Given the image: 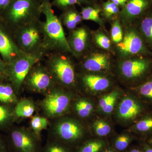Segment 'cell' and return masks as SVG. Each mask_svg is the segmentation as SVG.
Listing matches in <instances>:
<instances>
[{"instance_id": "1", "label": "cell", "mask_w": 152, "mask_h": 152, "mask_svg": "<svg viewBox=\"0 0 152 152\" xmlns=\"http://www.w3.org/2000/svg\"><path fill=\"white\" fill-rule=\"evenodd\" d=\"M42 12L45 18V21H43V50L46 55L53 52L73 54L63 25L59 18L55 15L50 0H42Z\"/></svg>"}, {"instance_id": "2", "label": "cell", "mask_w": 152, "mask_h": 152, "mask_svg": "<svg viewBox=\"0 0 152 152\" xmlns=\"http://www.w3.org/2000/svg\"><path fill=\"white\" fill-rule=\"evenodd\" d=\"M42 0H14L0 15V20L12 33L19 28L40 20Z\"/></svg>"}, {"instance_id": "3", "label": "cell", "mask_w": 152, "mask_h": 152, "mask_svg": "<svg viewBox=\"0 0 152 152\" xmlns=\"http://www.w3.org/2000/svg\"><path fill=\"white\" fill-rule=\"evenodd\" d=\"M62 52H53L46 55L45 66L57 86L71 87L76 83L75 68L71 60Z\"/></svg>"}, {"instance_id": "4", "label": "cell", "mask_w": 152, "mask_h": 152, "mask_svg": "<svg viewBox=\"0 0 152 152\" xmlns=\"http://www.w3.org/2000/svg\"><path fill=\"white\" fill-rule=\"evenodd\" d=\"M12 34L17 45L26 53L44 52L43 21L41 20L19 28Z\"/></svg>"}, {"instance_id": "5", "label": "cell", "mask_w": 152, "mask_h": 152, "mask_svg": "<svg viewBox=\"0 0 152 152\" xmlns=\"http://www.w3.org/2000/svg\"><path fill=\"white\" fill-rule=\"evenodd\" d=\"M45 55L43 52L25 53L6 65V80L12 85L17 94L20 91L25 78L30 70Z\"/></svg>"}, {"instance_id": "6", "label": "cell", "mask_w": 152, "mask_h": 152, "mask_svg": "<svg viewBox=\"0 0 152 152\" xmlns=\"http://www.w3.org/2000/svg\"><path fill=\"white\" fill-rule=\"evenodd\" d=\"M52 138L76 148L86 140V131L81 124L71 118H62L55 123Z\"/></svg>"}, {"instance_id": "7", "label": "cell", "mask_w": 152, "mask_h": 152, "mask_svg": "<svg viewBox=\"0 0 152 152\" xmlns=\"http://www.w3.org/2000/svg\"><path fill=\"white\" fill-rule=\"evenodd\" d=\"M46 94L42 107L47 117L59 118L67 113L71 104L69 94L57 85Z\"/></svg>"}, {"instance_id": "8", "label": "cell", "mask_w": 152, "mask_h": 152, "mask_svg": "<svg viewBox=\"0 0 152 152\" xmlns=\"http://www.w3.org/2000/svg\"><path fill=\"white\" fill-rule=\"evenodd\" d=\"M11 152H42L40 141L32 132L23 128L11 130L9 136Z\"/></svg>"}, {"instance_id": "9", "label": "cell", "mask_w": 152, "mask_h": 152, "mask_svg": "<svg viewBox=\"0 0 152 152\" xmlns=\"http://www.w3.org/2000/svg\"><path fill=\"white\" fill-rule=\"evenodd\" d=\"M40 61L30 70L25 78L23 86L24 85L34 92L47 94L57 85L46 66Z\"/></svg>"}, {"instance_id": "10", "label": "cell", "mask_w": 152, "mask_h": 152, "mask_svg": "<svg viewBox=\"0 0 152 152\" xmlns=\"http://www.w3.org/2000/svg\"><path fill=\"white\" fill-rule=\"evenodd\" d=\"M25 53L17 45L12 34L0 20V54L6 65Z\"/></svg>"}, {"instance_id": "11", "label": "cell", "mask_w": 152, "mask_h": 152, "mask_svg": "<svg viewBox=\"0 0 152 152\" xmlns=\"http://www.w3.org/2000/svg\"><path fill=\"white\" fill-rule=\"evenodd\" d=\"M142 111L140 103L132 97H125L120 102L117 109L118 118L124 122H129L135 119Z\"/></svg>"}, {"instance_id": "12", "label": "cell", "mask_w": 152, "mask_h": 152, "mask_svg": "<svg viewBox=\"0 0 152 152\" xmlns=\"http://www.w3.org/2000/svg\"><path fill=\"white\" fill-rule=\"evenodd\" d=\"M148 68V63L144 60H129L122 63L120 69L125 78L132 80L142 75Z\"/></svg>"}, {"instance_id": "13", "label": "cell", "mask_w": 152, "mask_h": 152, "mask_svg": "<svg viewBox=\"0 0 152 152\" xmlns=\"http://www.w3.org/2000/svg\"><path fill=\"white\" fill-rule=\"evenodd\" d=\"M118 46L123 54L135 55L141 51L143 43L141 39L135 33L130 31L126 34Z\"/></svg>"}, {"instance_id": "14", "label": "cell", "mask_w": 152, "mask_h": 152, "mask_svg": "<svg viewBox=\"0 0 152 152\" xmlns=\"http://www.w3.org/2000/svg\"><path fill=\"white\" fill-rule=\"evenodd\" d=\"M88 31L84 27L75 29L68 39L73 54H80L86 48L88 39Z\"/></svg>"}, {"instance_id": "15", "label": "cell", "mask_w": 152, "mask_h": 152, "mask_svg": "<svg viewBox=\"0 0 152 152\" xmlns=\"http://www.w3.org/2000/svg\"><path fill=\"white\" fill-rule=\"evenodd\" d=\"M108 57L102 53L93 54L85 60L83 67L90 72H97L107 69L110 67Z\"/></svg>"}, {"instance_id": "16", "label": "cell", "mask_w": 152, "mask_h": 152, "mask_svg": "<svg viewBox=\"0 0 152 152\" xmlns=\"http://www.w3.org/2000/svg\"><path fill=\"white\" fill-rule=\"evenodd\" d=\"M82 80L86 88L94 93L105 91L110 86L108 79L96 75H84L82 77Z\"/></svg>"}, {"instance_id": "17", "label": "cell", "mask_w": 152, "mask_h": 152, "mask_svg": "<svg viewBox=\"0 0 152 152\" xmlns=\"http://www.w3.org/2000/svg\"><path fill=\"white\" fill-rule=\"evenodd\" d=\"M18 102L17 93L12 85L7 80L0 82V103L11 106Z\"/></svg>"}, {"instance_id": "18", "label": "cell", "mask_w": 152, "mask_h": 152, "mask_svg": "<svg viewBox=\"0 0 152 152\" xmlns=\"http://www.w3.org/2000/svg\"><path fill=\"white\" fill-rule=\"evenodd\" d=\"M71 7L63 10L64 12L59 18L63 26L64 25L69 29L74 30L83 19L81 14Z\"/></svg>"}, {"instance_id": "19", "label": "cell", "mask_w": 152, "mask_h": 152, "mask_svg": "<svg viewBox=\"0 0 152 152\" xmlns=\"http://www.w3.org/2000/svg\"><path fill=\"white\" fill-rule=\"evenodd\" d=\"M109 145L103 139H90L85 140L75 150V152H102Z\"/></svg>"}, {"instance_id": "20", "label": "cell", "mask_w": 152, "mask_h": 152, "mask_svg": "<svg viewBox=\"0 0 152 152\" xmlns=\"http://www.w3.org/2000/svg\"><path fill=\"white\" fill-rule=\"evenodd\" d=\"M35 109V105L32 101L23 99L18 101L14 108L15 117L16 118H29L33 115Z\"/></svg>"}, {"instance_id": "21", "label": "cell", "mask_w": 152, "mask_h": 152, "mask_svg": "<svg viewBox=\"0 0 152 152\" xmlns=\"http://www.w3.org/2000/svg\"><path fill=\"white\" fill-rule=\"evenodd\" d=\"M120 95L119 91L115 90L103 96L99 101V108L101 111L107 115L111 113Z\"/></svg>"}, {"instance_id": "22", "label": "cell", "mask_w": 152, "mask_h": 152, "mask_svg": "<svg viewBox=\"0 0 152 152\" xmlns=\"http://www.w3.org/2000/svg\"><path fill=\"white\" fill-rule=\"evenodd\" d=\"M74 109L77 115L85 118L91 115L94 110V105L91 102L85 98H80L74 104Z\"/></svg>"}, {"instance_id": "23", "label": "cell", "mask_w": 152, "mask_h": 152, "mask_svg": "<svg viewBox=\"0 0 152 152\" xmlns=\"http://www.w3.org/2000/svg\"><path fill=\"white\" fill-rule=\"evenodd\" d=\"M11 106L0 105V129L9 127L16 118Z\"/></svg>"}, {"instance_id": "24", "label": "cell", "mask_w": 152, "mask_h": 152, "mask_svg": "<svg viewBox=\"0 0 152 152\" xmlns=\"http://www.w3.org/2000/svg\"><path fill=\"white\" fill-rule=\"evenodd\" d=\"M148 5L145 0H130L125 9V13L129 17L140 15Z\"/></svg>"}, {"instance_id": "25", "label": "cell", "mask_w": 152, "mask_h": 152, "mask_svg": "<svg viewBox=\"0 0 152 152\" xmlns=\"http://www.w3.org/2000/svg\"><path fill=\"white\" fill-rule=\"evenodd\" d=\"M42 152H75L72 147L51 138L48 141L45 148L42 149Z\"/></svg>"}, {"instance_id": "26", "label": "cell", "mask_w": 152, "mask_h": 152, "mask_svg": "<svg viewBox=\"0 0 152 152\" xmlns=\"http://www.w3.org/2000/svg\"><path fill=\"white\" fill-rule=\"evenodd\" d=\"M134 140L132 136L129 134H121L114 139L111 147L118 152L124 151L128 148Z\"/></svg>"}, {"instance_id": "27", "label": "cell", "mask_w": 152, "mask_h": 152, "mask_svg": "<svg viewBox=\"0 0 152 152\" xmlns=\"http://www.w3.org/2000/svg\"><path fill=\"white\" fill-rule=\"evenodd\" d=\"M48 124V121L46 118L39 116L33 117L31 121V127L32 129V132L40 141L41 132L47 129Z\"/></svg>"}, {"instance_id": "28", "label": "cell", "mask_w": 152, "mask_h": 152, "mask_svg": "<svg viewBox=\"0 0 152 152\" xmlns=\"http://www.w3.org/2000/svg\"><path fill=\"white\" fill-rule=\"evenodd\" d=\"M95 134L99 137H105L111 132V128L108 123L102 119L96 120L93 125Z\"/></svg>"}, {"instance_id": "29", "label": "cell", "mask_w": 152, "mask_h": 152, "mask_svg": "<svg viewBox=\"0 0 152 152\" xmlns=\"http://www.w3.org/2000/svg\"><path fill=\"white\" fill-rule=\"evenodd\" d=\"M133 130L137 132L145 134L152 131V116L145 117L134 125Z\"/></svg>"}, {"instance_id": "30", "label": "cell", "mask_w": 152, "mask_h": 152, "mask_svg": "<svg viewBox=\"0 0 152 152\" xmlns=\"http://www.w3.org/2000/svg\"><path fill=\"white\" fill-rule=\"evenodd\" d=\"M101 10L91 7H86L82 8L81 14L83 20H92L100 23L101 21L99 16Z\"/></svg>"}, {"instance_id": "31", "label": "cell", "mask_w": 152, "mask_h": 152, "mask_svg": "<svg viewBox=\"0 0 152 152\" xmlns=\"http://www.w3.org/2000/svg\"><path fill=\"white\" fill-rule=\"evenodd\" d=\"M88 2V0H53L51 4L53 7L64 10L76 4H80Z\"/></svg>"}, {"instance_id": "32", "label": "cell", "mask_w": 152, "mask_h": 152, "mask_svg": "<svg viewBox=\"0 0 152 152\" xmlns=\"http://www.w3.org/2000/svg\"><path fill=\"white\" fill-rule=\"evenodd\" d=\"M137 91L141 96L152 102V80L141 85L138 88Z\"/></svg>"}, {"instance_id": "33", "label": "cell", "mask_w": 152, "mask_h": 152, "mask_svg": "<svg viewBox=\"0 0 152 152\" xmlns=\"http://www.w3.org/2000/svg\"><path fill=\"white\" fill-rule=\"evenodd\" d=\"M141 28L146 37L152 43V18H145L142 22Z\"/></svg>"}, {"instance_id": "34", "label": "cell", "mask_w": 152, "mask_h": 152, "mask_svg": "<svg viewBox=\"0 0 152 152\" xmlns=\"http://www.w3.org/2000/svg\"><path fill=\"white\" fill-rule=\"evenodd\" d=\"M111 36L113 40L115 42L119 43L123 39V32L121 25L118 21L114 22L112 26Z\"/></svg>"}, {"instance_id": "35", "label": "cell", "mask_w": 152, "mask_h": 152, "mask_svg": "<svg viewBox=\"0 0 152 152\" xmlns=\"http://www.w3.org/2000/svg\"><path fill=\"white\" fill-rule=\"evenodd\" d=\"M103 8L106 16L110 17L118 12V6L111 1H108L104 4Z\"/></svg>"}, {"instance_id": "36", "label": "cell", "mask_w": 152, "mask_h": 152, "mask_svg": "<svg viewBox=\"0 0 152 152\" xmlns=\"http://www.w3.org/2000/svg\"><path fill=\"white\" fill-rule=\"evenodd\" d=\"M96 42L101 48L108 49L110 47V41L107 36L102 34H97L95 37Z\"/></svg>"}, {"instance_id": "37", "label": "cell", "mask_w": 152, "mask_h": 152, "mask_svg": "<svg viewBox=\"0 0 152 152\" xmlns=\"http://www.w3.org/2000/svg\"><path fill=\"white\" fill-rule=\"evenodd\" d=\"M14 0H0V15L6 10Z\"/></svg>"}, {"instance_id": "38", "label": "cell", "mask_w": 152, "mask_h": 152, "mask_svg": "<svg viewBox=\"0 0 152 152\" xmlns=\"http://www.w3.org/2000/svg\"><path fill=\"white\" fill-rule=\"evenodd\" d=\"M0 152H9L7 145L1 136H0Z\"/></svg>"}, {"instance_id": "39", "label": "cell", "mask_w": 152, "mask_h": 152, "mask_svg": "<svg viewBox=\"0 0 152 152\" xmlns=\"http://www.w3.org/2000/svg\"><path fill=\"white\" fill-rule=\"evenodd\" d=\"M6 64L0 54V73L5 76Z\"/></svg>"}, {"instance_id": "40", "label": "cell", "mask_w": 152, "mask_h": 152, "mask_svg": "<svg viewBox=\"0 0 152 152\" xmlns=\"http://www.w3.org/2000/svg\"><path fill=\"white\" fill-rule=\"evenodd\" d=\"M143 152H152V146L149 145L147 142H144L142 146Z\"/></svg>"}, {"instance_id": "41", "label": "cell", "mask_w": 152, "mask_h": 152, "mask_svg": "<svg viewBox=\"0 0 152 152\" xmlns=\"http://www.w3.org/2000/svg\"><path fill=\"white\" fill-rule=\"evenodd\" d=\"M126 0H112V1L117 6H123L124 5Z\"/></svg>"}, {"instance_id": "42", "label": "cell", "mask_w": 152, "mask_h": 152, "mask_svg": "<svg viewBox=\"0 0 152 152\" xmlns=\"http://www.w3.org/2000/svg\"><path fill=\"white\" fill-rule=\"evenodd\" d=\"M102 152H118L110 146H108Z\"/></svg>"}, {"instance_id": "43", "label": "cell", "mask_w": 152, "mask_h": 152, "mask_svg": "<svg viewBox=\"0 0 152 152\" xmlns=\"http://www.w3.org/2000/svg\"><path fill=\"white\" fill-rule=\"evenodd\" d=\"M127 152H143V151L142 149H141L138 147H135L128 151Z\"/></svg>"}, {"instance_id": "44", "label": "cell", "mask_w": 152, "mask_h": 152, "mask_svg": "<svg viewBox=\"0 0 152 152\" xmlns=\"http://www.w3.org/2000/svg\"><path fill=\"white\" fill-rule=\"evenodd\" d=\"M6 80L5 76L3 74L0 73V82Z\"/></svg>"}, {"instance_id": "45", "label": "cell", "mask_w": 152, "mask_h": 152, "mask_svg": "<svg viewBox=\"0 0 152 152\" xmlns=\"http://www.w3.org/2000/svg\"><path fill=\"white\" fill-rule=\"evenodd\" d=\"M147 143L149 145L152 146V137H151L150 138L148 139V140Z\"/></svg>"}]
</instances>
